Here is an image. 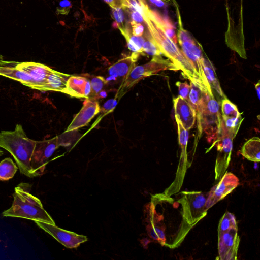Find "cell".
<instances>
[{
    "label": "cell",
    "instance_id": "cell-1",
    "mask_svg": "<svg viewBox=\"0 0 260 260\" xmlns=\"http://www.w3.org/2000/svg\"><path fill=\"white\" fill-rule=\"evenodd\" d=\"M149 32L159 47L162 54L167 57L181 71L182 75L194 84L199 86L203 90L208 93L193 67L184 56L181 50L165 34L163 29L156 21L152 13L145 2L143 4L142 15Z\"/></svg>",
    "mask_w": 260,
    "mask_h": 260
},
{
    "label": "cell",
    "instance_id": "cell-2",
    "mask_svg": "<svg viewBox=\"0 0 260 260\" xmlns=\"http://www.w3.org/2000/svg\"><path fill=\"white\" fill-rule=\"evenodd\" d=\"M36 142L27 137L20 124L13 131L0 132V147L11 153L20 172L30 178L37 176L30 165Z\"/></svg>",
    "mask_w": 260,
    "mask_h": 260
},
{
    "label": "cell",
    "instance_id": "cell-3",
    "mask_svg": "<svg viewBox=\"0 0 260 260\" xmlns=\"http://www.w3.org/2000/svg\"><path fill=\"white\" fill-rule=\"evenodd\" d=\"M13 196L12 205L2 213L3 216L23 218L55 225L41 201L22 186V184L15 188Z\"/></svg>",
    "mask_w": 260,
    "mask_h": 260
},
{
    "label": "cell",
    "instance_id": "cell-4",
    "mask_svg": "<svg viewBox=\"0 0 260 260\" xmlns=\"http://www.w3.org/2000/svg\"><path fill=\"white\" fill-rule=\"evenodd\" d=\"M219 108L214 95L205 92L196 112L199 136L204 133L209 143L216 140L219 132L222 121Z\"/></svg>",
    "mask_w": 260,
    "mask_h": 260
},
{
    "label": "cell",
    "instance_id": "cell-5",
    "mask_svg": "<svg viewBox=\"0 0 260 260\" xmlns=\"http://www.w3.org/2000/svg\"><path fill=\"white\" fill-rule=\"evenodd\" d=\"M240 237L233 214L226 212L221 218L218 228V250L220 260L237 258Z\"/></svg>",
    "mask_w": 260,
    "mask_h": 260
},
{
    "label": "cell",
    "instance_id": "cell-6",
    "mask_svg": "<svg viewBox=\"0 0 260 260\" xmlns=\"http://www.w3.org/2000/svg\"><path fill=\"white\" fill-rule=\"evenodd\" d=\"M179 29L177 40L184 56L191 63L202 82L210 95H213L212 88L209 83L204 71L203 51L200 44L191 36L188 31L184 29L181 22L179 11L177 8Z\"/></svg>",
    "mask_w": 260,
    "mask_h": 260
},
{
    "label": "cell",
    "instance_id": "cell-7",
    "mask_svg": "<svg viewBox=\"0 0 260 260\" xmlns=\"http://www.w3.org/2000/svg\"><path fill=\"white\" fill-rule=\"evenodd\" d=\"M167 70H178L169 59H164L161 55L153 56L149 62L134 67L122 81L115 97L119 100L141 80Z\"/></svg>",
    "mask_w": 260,
    "mask_h": 260
},
{
    "label": "cell",
    "instance_id": "cell-8",
    "mask_svg": "<svg viewBox=\"0 0 260 260\" xmlns=\"http://www.w3.org/2000/svg\"><path fill=\"white\" fill-rule=\"evenodd\" d=\"M208 192L197 191H184L180 193L177 200L181 206L183 217L191 228L207 214L206 203Z\"/></svg>",
    "mask_w": 260,
    "mask_h": 260
},
{
    "label": "cell",
    "instance_id": "cell-9",
    "mask_svg": "<svg viewBox=\"0 0 260 260\" xmlns=\"http://www.w3.org/2000/svg\"><path fill=\"white\" fill-rule=\"evenodd\" d=\"M175 117L178 127V141L181 152L175 179L163 193L167 196H171L180 191L187 170L191 165V162L188 160L187 154V146L188 140V131L184 128L177 118Z\"/></svg>",
    "mask_w": 260,
    "mask_h": 260
},
{
    "label": "cell",
    "instance_id": "cell-10",
    "mask_svg": "<svg viewBox=\"0 0 260 260\" xmlns=\"http://www.w3.org/2000/svg\"><path fill=\"white\" fill-rule=\"evenodd\" d=\"M234 138L221 125L217 139L206 151L207 152L216 145L217 150L214 169L216 181L220 179L228 168L231 160L233 141Z\"/></svg>",
    "mask_w": 260,
    "mask_h": 260
},
{
    "label": "cell",
    "instance_id": "cell-11",
    "mask_svg": "<svg viewBox=\"0 0 260 260\" xmlns=\"http://www.w3.org/2000/svg\"><path fill=\"white\" fill-rule=\"evenodd\" d=\"M58 136L48 140L36 141L30 165L37 176L42 175L49 158L59 147Z\"/></svg>",
    "mask_w": 260,
    "mask_h": 260
},
{
    "label": "cell",
    "instance_id": "cell-12",
    "mask_svg": "<svg viewBox=\"0 0 260 260\" xmlns=\"http://www.w3.org/2000/svg\"><path fill=\"white\" fill-rule=\"evenodd\" d=\"M239 184L238 177L233 173L226 171L219 182L208 192L206 203L207 210L232 192Z\"/></svg>",
    "mask_w": 260,
    "mask_h": 260
},
{
    "label": "cell",
    "instance_id": "cell-13",
    "mask_svg": "<svg viewBox=\"0 0 260 260\" xmlns=\"http://www.w3.org/2000/svg\"><path fill=\"white\" fill-rule=\"evenodd\" d=\"M35 222L39 228L49 234L67 248H76L87 240L85 236L60 229L55 225L39 221Z\"/></svg>",
    "mask_w": 260,
    "mask_h": 260
},
{
    "label": "cell",
    "instance_id": "cell-14",
    "mask_svg": "<svg viewBox=\"0 0 260 260\" xmlns=\"http://www.w3.org/2000/svg\"><path fill=\"white\" fill-rule=\"evenodd\" d=\"M100 112V107L95 98H87L79 112L74 117L65 132L77 130L87 125Z\"/></svg>",
    "mask_w": 260,
    "mask_h": 260
},
{
    "label": "cell",
    "instance_id": "cell-15",
    "mask_svg": "<svg viewBox=\"0 0 260 260\" xmlns=\"http://www.w3.org/2000/svg\"><path fill=\"white\" fill-rule=\"evenodd\" d=\"M175 117L186 130H189L194 125L197 113L188 100L180 96L173 100Z\"/></svg>",
    "mask_w": 260,
    "mask_h": 260
},
{
    "label": "cell",
    "instance_id": "cell-16",
    "mask_svg": "<svg viewBox=\"0 0 260 260\" xmlns=\"http://www.w3.org/2000/svg\"><path fill=\"white\" fill-rule=\"evenodd\" d=\"M0 75L19 81L32 89H36L38 86L37 81L30 76L15 66V61L4 60L0 65Z\"/></svg>",
    "mask_w": 260,
    "mask_h": 260
},
{
    "label": "cell",
    "instance_id": "cell-17",
    "mask_svg": "<svg viewBox=\"0 0 260 260\" xmlns=\"http://www.w3.org/2000/svg\"><path fill=\"white\" fill-rule=\"evenodd\" d=\"M15 66L24 71L37 81L38 84L37 90L45 83L52 70L47 66L35 62H15Z\"/></svg>",
    "mask_w": 260,
    "mask_h": 260
},
{
    "label": "cell",
    "instance_id": "cell-18",
    "mask_svg": "<svg viewBox=\"0 0 260 260\" xmlns=\"http://www.w3.org/2000/svg\"><path fill=\"white\" fill-rule=\"evenodd\" d=\"M139 55V53L133 52L131 55L123 57L110 66L108 69L110 76L122 78L123 81L136 66Z\"/></svg>",
    "mask_w": 260,
    "mask_h": 260
},
{
    "label": "cell",
    "instance_id": "cell-19",
    "mask_svg": "<svg viewBox=\"0 0 260 260\" xmlns=\"http://www.w3.org/2000/svg\"><path fill=\"white\" fill-rule=\"evenodd\" d=\"M91 91L90 81L80 76H71L67 83L66 94L75 98H89Z\"/></svg>",
    "mask_w": 260,
    "mask_h": 260
},
{
    "label": "cell",
    "instance_id": "cell-20",
    "mask_svg": "<svg viewBox=\"0 0 260 260\" xmlns=\"http://www.w3.org/2000/svg\"><path fill=\"white\" fill-rule=\"evenodd\" d=\"M71 75L53 69L48 75L45 83L39 90L52 91L66 93L67 83Z\"/></svg>",
    "mask_w": 260,
    "mask_h": 260
},
{
    "label": "cell",
    "instance_id": "cell-21",
    "mask_svg": "<svg viewBox=\"0 0 260 260\" xmlns=\"http://www.w3.org/2000/svg\"><path fill=\"white\" fill-rule=\"evenodd\" d=\"M240 152L242 155L248 160L253 162H259V138L254 137L247 141L243 145Z\"/></svg>",
    "mask_w": 260,
    "mask_h": 260
},
{
    "label": "cell",
    "instance_id": "cell-22",
    "mask_svg": "<svg viewBox=\"0 0 260 260\" xmlns=\"http://www.w3.org/2000/svg\"><path fill=\"white\" fill-rule=\"evenodd\" d=\"M204 71L211 88H213L220 96L223 98H226L220 85L215 69L211 61L206 56H204Z\"/></svg>",
    "mask_w": 260,
    "mask_h": 260
},
{
    "label": "cell",
    "instance_id": "cell-23",
    "mask_svg": "<svg viewBox=\"0 0 260 260\" xmlns=\"http://www.w3.org/2000/svg\"><path fill=\"white\" fill-rule=\"evenodd\" d=\"M121 34L125 37L127 47L131 51L139 53L140 55H144L143 51V45L145 39L144 37L133 35L128 28Z\"/></svg>",
    "mask_w": 260,
    "mask_h": 260
},
{
    "label": "cell",
    "instance_id": "cell-24",
    "mask_svg": "<svg viewBox=\"0 0 260 260\" xmlns=\"http://www.w3.org/2000/svg\"><path fill=\"white\" fill-rule=\"evenodd\" d=\"M18 167L10 158H6L0 162V180L7 181L12 178Z\"/></svg>",
    "mask_w": 260,
    "mask_h": 260
},
{
    "label": "cell",
    "instance_id": "cell-25",
    "mask_svg": "<svg viewBox=\"0 0 260 260\" xmlns=\"http://www.w3.org/2000/svg\"><path fill=\"white\" fill-rule=\"evenodd\" d=\"M153 16L166 35L175 44L177 43V37L175 27L169 20L162 18L157 13L152 11Z\"/></svg>",
    "mask_w": 260,
    "mask_h": 260
},
{
    "label": "cell",
    "instance_id": "cell-26",
    "mask_svg": "<svg viewBox=\"0 0 260 260\" xmlns=\"http://www.w3.org/2000/svg\"><path fill=\"white\" fill-rule=\"evenodd\" d=\"M205 92L199 86L190 82V90L187 100L196 112L202 102Z\"/></svg>",
    "mask_w": 260,
    "mask_h": 260
},
{
    "label": "cell",
    "instance_id": "cell-27",
    "mask_svg": "<svg viewBox=\"0 0 260 260\" xmlns=\"http://www.w3.org/2000/svg\"><path fill=\"white\" fill-rule=\"evenodd\" d=\"M243 120L241 116L238 117H230L223 119L221 125L231 135L236 137Z\"/></svg>",
    "mask_w": 260,
    "mask_h": 260
},
{
    "label": "cell",
    "instance_id": "cell-28",
    "mask_svg": "<svg viewBox=\"0 0 260 260\" xmlns=\"http://www.w3.org/2000/svg\"><path fill=\"white\" fill-rule=\"evenodd\" d=\"M221 112L223 119L241 116L237 106L226 98H223L221 101Z\"/></svg>",
    "mask_w": 260,
    "mask_h": 260
},
{
    "label": "cell",
    "instance_id": "cell-29",
    "mask_svg": "<svg viewBox=\"0 0 260 260\" xmlns=\"http://www.w3.org/2000/svg\"><path fill=\"white\" fill-rule=\"evenodd\" d=\"M145 38L143 45L144 54H147L153 56L163 55L149 32L146 35Z\"/></svg>",
    "mask_w": 260,
    "mask_h": 260
},
{
    "label": "cell",
    "instance_id": "cell-30",
    "mask_svg": "<svg viewBox=\"0 0 260 260\" xmlns=\"http://www.w3.org/2000/svg\"><path fill=\"white\" fill-rule=\"evenodd\" d=\"M112 15L116 22L117 27L121 32L126 30L128 27L125 24V17L124 9L122 6L112 8Z\"/></svg>",
    "mask_w": 260,
    "mask_h": 260
},
{
    "label": "cell",
    "instance_id": "cell-31",
    "mask_svg": "<svg viewBox=\"0 0 260 260\" xmlns=\"http://www.w3.org/2000/svg\"><path fill=\"white\" fill-rule=\"evenodd\" d=\"M90 83L91 91L89 98H95L107 84L108 81L103 76H98L92 78Z\"/></svg>",
    "mask_w": 260,
    "mask_h": 260
},
{
    "label": "cell",
    "instance_id": "cell-32",
    "mask_svg": "<svg viewBox=\"0 0 260 260\" xmlns=\"http://www.w3.org/2000/svg\"><path fill=\"white\" fill-rule=\"evenodd\" d=\"M176 85L178 88L179 96L187 100L190 90V85L187 82L180 81L177 82Z\"/></svg>",
    "mask_w": 260,
    "mask_h": 260
},
{
    "label": "cell",
    "instance_id": "cell-33",
    "mask_svg": "<svg viewBox=\"0 0 260 260\" xmlns=\"http://www.w3.org/2000/svg\"><path fill=\"white\" fill-rule=\"evenodd\" d=\"M72 4L69 0H62L59 2L58 6L57 7L56 13L57 14L67 15L71 8Z\"/></svg>",
    "mask_w": 260,
    "mask_h": 260
},
{
    "label": "cell",
    "instance_id": "cell-34",
    "mask_svg": "<svg viewBox=\"0 0 260 260\" xmlns=\"http://www.w3.org/2000/svg\"><path fill=\"white\" fill-rule=\"evenodd\" d=\"M118 100L115 97L114 99H109L107 101L101 108H100V111L105 114L112 112L116 106Z\"/></svg>",
    "mask_w": 260,
    "mask_h": 260
},
{
    "label": "cell",
    "instance_id": "cell-35",
    "mask_svg": "<svg viewBox=\"0 0 260 260\" xmlns=\"http://www.w3.org/2000/svg\"><path fill=\"white\" fill-rule=\"evenodd\" d=\"M130 25L132 27V34L136 36H142L144 32V26L141 23L131 21Z\"/></svg>",
    "mask_w": 260,
    "mask_h": 260
},
{
    "label": "cell",
    "instance_id": "cell-36",
    "mask_svg": "<svg viewBox=\"0 0 260 260\" xmlns=\"http://www.w3.org/2000/svg\"><path fill=\"white\" fill-rule=\"evenodd\" d=\"M128 11L130 12L131 21L139 23L144 22L143 17L140 13L135 10Z\"/></svg>",
    "mask_w": 260,
    "mask_h": 260
},
{
    "label": "cell",
    "instance_id": "cell-37",
    "mask_svg": "<svg viewBox=\"0 0 260 260\" xmlns=\"http://www.w3.org/2000/svg\"><path fill=\"white\" fill-rule=\"evenodd\" d=\"M111 8L121 6V0H104Z\"/></svg>",
    "mask_w": 260,
    "mask_h": 260
},
{
    "label": "cell",
    "instance_id": "cell-38",
    "mask_svg": "<svg viewBox=\"0 0 260 260\" xmlns=\"http://www.w3.org/2000/svg\"><path fill=\"white\" fill-rule=\"evenodd\" d=\"M152 4L158 7H162L165 5V0H149Z\"/></svg>",
    "mask_w": 260,
    "mask_h": 260
},
{
    "label": "cell",
    "instance_id": "cell-39",
    "mask_svg": "<svg viewBox=\"0 0 260 260\" xmlns=\"http://www.w3.org/2000/svg\"><path fill=\"white\" fill-rule=\"evenodd\" d=\"M255 88L258 99H260V82L259 81L255 84Z\"/></svg>",
    "mask_w": 260,
    "mask_h": 260
},
{
    "label": "cell",
    "instance_id": "cell-40",
    "mask_svg": "<svg viewBox=\"0 0 260 260\" xmlns=\"http://www.w3.org/2000/svg\"><path fill=\"white\" fill-rule=\"evenodd\" d=\"M3 60V57L1 54H0V65L1 64V63Z\"/></svg>",
    "mask_w": 260,
    "mask_h": 260
},
{
    "label": "cell",
    "instance_id": "cell-41",
    "mask_svg": "<svg viewBox=\"0 0 260 260\" xmlns=\"http://www.w3.org/2000/svg\"><path fill=\"white\" fill-rule=\"evenodd\" d=\"M4 154V151L0 149V156H2Z\"/></svg>",
    "mask_w": 260,
    "mask_h": 260
}]
</instances>
